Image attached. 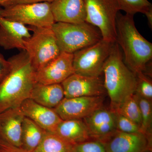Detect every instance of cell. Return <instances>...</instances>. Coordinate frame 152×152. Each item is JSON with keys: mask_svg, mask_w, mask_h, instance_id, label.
<instances>
[{"mask_svg": "<svg viewBox=\"0 0 152 152\" xmlns=\"http://www.w3.org/2000/svg\"><path fill=\"white\" fill-rule=\"evenodd\" d=\"M8 60L10 71L0 83V113L20 107L30 98L36 83V71L26 51L22 50Z\"/></svg>", "mask_w": 152, "mask_h": 152, "instance_id": "1", "label": "cell"}, {"mask_svg": "<svg viewBox=\"0 0 152 152\" xmlns=\"http://www.w3.org/2000/svg\"><path fill=\"white\" fill-rule=\"evenodd\" d=\"M134 16L118 13L116 42L124 52L125 64L136 74L146 70L152 60V44L137 29Z\"/></svg>", "mask_w": 152, "mask_h": 152, "instance_id": "2", "label": "cell"}, {"mask_svg": "<svg viewBox=\"0 0 152 152\" xmlns=\"http://www.w3.org/2000/svg\"><path fill=\"white\" fill-rule=\"evenodd\" d=\"M103 74L104 86L110 99L111 107L121 103L135 93L136 74L125 64L116 42L105 63Z\"/></svg>", "mask_w": 152, "mask_h": 152, "instance_id": "3", "label": "cell"}, {"mask_svg": "<svg viewBox=\"0 0 152 152\" xmlns=\"http://www.w3.org/2000/svg\"><path fill=\"white\" fill-rule=\"evenodd\" d=\"M51 28L61 52L73 54L102 39L99 30L86 22L79 23L56 22Z\"/></svg>", "mask_w": 152, "mask_h": 152, "instance_id": "4", "label": "cell"}, {"mask_svg": "<svg viewBox=\"0 0 152 152\" xmlns=\"http://www.w3.org/2000/svg\"><path fill=\"white\" fill-rule=\"evenodd\" d=\"M31 37L24 42V50L35 70H38L61 53L51 28L28 26Z\"/></svg>", "mask_w": 152, "mask_h": 152, "instance_id": "5", "label": "cell"}, {"mask_svg": "<svg viewBox=\"0 0 152 152\" xmlns=\"http://www.w3.org/2000/svg\"><path fill=\"white\" fill-rule=\"evenodd\" d=\"M86 22L98 28L102 39L114 43L116 39V19L120 8L118 0H84Z\"/></svg>", "mask_w": 152, "mask_h": 152, "instance_id": "6", "label": "cell"}, {"mask_svg": "<svg viewBox=\"0 0 152 152\" xmlns=\"http://www.w3.org/2000/svg\"><path fill=\"white\" fill-rule=\"evenodd\" d=\"M0 15L29 26L52 28L55 23L50 3L18 4L2 7Z\"/></svg>", "mask_w": 152, "mask_h": 152, "instance_id": "7", "label": "cell"}, {"mask_svg": "<svg viewBox=\"0 0 152 152\" xmlns=\"http://www.w3.org/2000/svg\"><path fill=\"white\" fill-rule=\"evenodd\" d=\"M114 43L102 39L96 43L74 53V74L88 77L101 76Z\"/></svg>", "mask_w": 152, "mask_h": 152, "instance_id": "8", "label": "cell"}, {"mask_svg": "<svg viewBox=\"0 0 152 152\" xmlns=\"http://www.w3.org/2000/svg\"><path fill=\"white\" fill-rule=\"evenodd\" d=\"M103 96L64 98L54 109L63 121L83 120L103 107Z\"/></svg>", "mask_w": 152, "mask_h": 152, "instance_id": "9", "label": "cell"}, {"mask_svg": "<svg viewBox=\"0 0 152 152\" xmlns=\"http://www.w3.org/2000/svg\"><path fill=\"white\" fill-rule=\"evenodd\" d=\"M73 54L61 52L58 57L36 71V83L48 85L61 84L75 73Z\"/></svg>", "mask_w": 152, "mask_h": 152, "instance_id": "10", "label": "cell"}, {"mask_svg": "<svg viewBox=\"0 0 152 152\" xmlns=\"http://www.w3.org/2000/svg\"><path fill=\"white\" fill-rule=\"evenodd\" d=\"M102 142L107 152H145L151 149L152 138L142 132L116 130Z\"/></svg>", "mask_w": 152, "mask_h": 152, "instance_id": "11", "label": "cell"}, {"mask_svg": "<svg viewBox=\"0 0 152 152\" xmlns=\"http://www.w3.org/2000/svg\"><path fill=\"white\" fill-rule=\"evenodd\" d=\"M61 84L65 98L100 96L107 93L101 76L88 77L74 74Z\"/></svg>", "mask_w": 152, "mask_h": 152, "instance_id": "12", "label": "cell"}, {"mask_svg": "<svg viewBox=\"0 0 152 152\" xmlns=\"http://www.w3.org/2000/svg\"><path fill=\"white\" fill-rule=\"evenodd\" d=\"M20 107L25 117L46 132L55 133L63 121L54 109L40 104L30 98L25 100Z\"/></svg>", "mask_w": 152, "mask_h": 152, "instance_id": "13", "label": "cell"}, {"mask_svg": "<svg viewBox=\"0 0 152 152\" xmlns=\"http://www.w3.org/2000/svg\"><path fill=\"white\" fill-rule=\"evenodd\" d=\"M24 117L20 107L0 113V141L21 148Z\"/></svg>", "mask_w": 152, "mask_h": 152, "instance_id": "14", "label": "cell"}, {"mask_svg": "<svg viewBox=\"0 0 152 152\" xmlns=\"http://www.w3.org/2000/svg\"><path fill=\"white\" fill-rule=\"evenodd\" d=\"M83 120L94 140L103 141L117 130L115 114L110 109L102 107Z\"/></svg>", "mask_w": 152, "mask_h": 152, "instance_id": "15", "label": "cell"}, {"mask_svg": "<svg viewBox=\"0 0 152 152\" xmlns=\"http://www.w3.org/2000/svg\"><path fill=\"white\" fill-rule=\"evenodd\" d=\"M29 31L25 25L0 15V46L6 50H24V41L31 36Z\"/></svg>", "mask_w": 152, "mask_h": 152, "instance_id": "16", "label": "cell"}, {"mask_svg": "<svg viewBox=\"0 0 152 152\" xmlns=\"http://www.w3.org/2000/svg\"><path fill=\"white\" fill-rule=\"evenodd\" d=\"M50 7L55 23L86 22V11L84 0H53L50 3Z\"/></svg>", "mask_w": 152, "mask_h": 152, "instance_id": "17", "label": "cell"}, {"mask_svg": "<svg viewBox=\"0 0 152 152\" xmlns=\"http://www.w3.org/2000/svg\"><path fill=\"white\" fill-rule=\"evenodd\" d=\"M55 133L64 140L72 145L93 140L83 120H63Z\"/></svg>", "mask_w": 152, "mask_h": 152, "instance_id": "18", "label": "cell"}, {"mask_svg": "<svg viewBox=\"0 0 152 152\" xmlns=\"http://www.w3.org/2000/svg\"><path fill=\"white\" fill-rule=\"evenodd\" d=\"M65 98L61 84L44 85L36 83L30 98L37 103L50 108L54 109Z\"/></svg>", "mask_w": 152, "mask_h": 152, "instance_id": "19", "label": "cell"}, {"mask_svg": "<svg viewBox=\"0 0 152 152\" xmlns=\"http://www.w3.org/2000/svg\"><path fill=\"white\" fill-rule=\"evenodd\" d=\"M46 132L32 120L25 117L22 124L21 148L28 152H34Z\"/></svg>", "mask_w": 152, "mask_h": 152, "instance_id": "20", "label": "cell"}, {"mask_svg": "<svg viewBox=\"0 0 152 152\" xmlns=\"http://www.w3.org/2000/svg\"><path fill=\"white\" fill-rule=\"evenodd\" d=\"M73 145L56 133L46 132L41 142L33 152H71Z\"/></svg>", "mask_w": 152, "mask_h": 152, "instance_id": "21", "label": "cell"}, {"mask_svg": "<svg viewBox=\"0 0 152 152\" xmlns=\"http://www.w3.org/2000/svg\"><path fill=\"white\" fill-rule=\"evenodd\" d=\"M112 110L129 119L141 128L142 118L140 111L134 94L121 103L111 107Z\"/></svg>", "mask_w": 152, "mask_h": 152, "instance_id": "22", "label": "cell"}, {"mask_svg": "<svg viewBox=\"0 0 152 152\" xmlns=\"http://www.w3.org/2000/svg\"><path fill=\"white\" fill-rule=\"evenodd\" d=\"M135 96L138 103L142 118L141 130L142 132L152 138V101L143 97L137 93Z\"/></svg>", "mask_w": 152, "mask_h": 152, "instance_id": "23", "label": "cell"}, {"mask_svg": "<svg viewBox=\"0 0 152 152\" xmlns=\"http://www.w3.org/2000/svg\"><path fill=\"white\" fill-rule=\"evenodd\" d=\"M118 1L120 10L133 15L137 13L145 14L152 8V4L148 0H118Z\"/></svg>", "mask_w": 152, "mask_h": 152, "instance_id": "24", "label": "cell"}, {"mask_svg": "<svg viewBox=\"0 0 152 152\" xmlns=\"http://www.w3.org/2000/svg\"><path fill=\"white\" fill-rule=\"evenodd\" d=\"M137 86L135 93L149 100L152 101L151 80L142 72L136 74Z\"/></svg>", "mask_w": 152, "mask_h": 152, "instance_id": "25", "label": "cell"}, {"mask_svg": "<svg viewBox=\"0 0 152 152\" xmlns=\"http://www.w3.org/2000/svg\"><path fill=\"white\" fill-rule=\"evenodd\" d=\"M113 112L117 131L126 133L142 132L141 128L138 125L124 116Z\"/></svg>", "mask_w": 152, "mask_h": 152, "instance_id": "26", "label": "cell"}, {"mask_svg": "<svg viewBox=\"0 0 152 152\" xmlns=\"http://www.w3.org/2000/svg\"><path fill=\"white\" fill-rule=\"evenodd\" d=\"M71 152H107L104 145L102 142L93 139L73 145Z\"/></svg>", "mask_w": 152, "mask_h": 152, "instance_id": "27", "label": "cell"}, {"mask_svg": "<svg viewBox=\"0 0 152 152\" xmlns=\"http://www.w3.org/2000/svg\"><path fill=\"white\" fill-rule=\"evenodd\" d=\"M11 68L10 61L6 60L4 56L0 53V83L8 75Z\"/></svg>", "mask_w": 152, "mask_h": 152, "instance_id": "28", "label": "cell"}, {"mask_svg": "<svg viewBox=\"0 0 152 152\" xmlns=\"http://www.w3.org/2000/svg\"><path fill=\"white\" fill-rule=\"evenodd\" d=\"M0 152H29L20 147L15 146L0 141Z\"/></svg>", "mask_w": 152, "mask_h": 152, "instance_id": "29", "label": "cell"}, {"mask_svg": "<svg viewBox=\"0 0 152 152\" xmlns=\"http://www.w3.org/2000/svg\"><path fill=\"white\" fill-rule=\"evenodd\" d=\"M53 1V0H12L9 3L7 7L18 4H34L41 2L51 3Z\"/></svg>", "mask_w": 152, "mask_h": 152, "instance_id": "30", "label": "cell"}, {"mask_svg": "<svg viewBox=\"0 0 152 152\" xmlns=\"http://www.w3.org/2000/svg\"><path fill=\"white\" fill-rule=\"evenodd\" d=\"M146 16L147 19H148V23L149 26L151 28L152 27V8L150 9L145 14Z\"/></svg>", "mask_w": 152, "mask_h": 152, "instance_id": "31", "label": "cell"}, {"mask_svg": "<svg viewBox=\"0 0 152 152\" xmlns=\"http://www.w3.org/2000/svg\"><path fill=\"white\" fill-rule=\"evenodd\" d=\"M12 0H0V6L2 7H7Z\"/></svg>", "mask_w": 152, "mask_h": 152, "instance_id": "32", "label": "cell"}, {"mask_svg": "<svg viewBox=\"0 0 152 152\" xmlns=\"http://www.w3.org/2000/svg\"><path fill=\"white\" fill-rule=\"evenodd\" d=\"M145 152H152L151 149L148 150V151H146Z\"/></svg>", "mask_w": 152, "mask_h": 152, "instance_id": "33", "label": "cell"}]
</instances>
